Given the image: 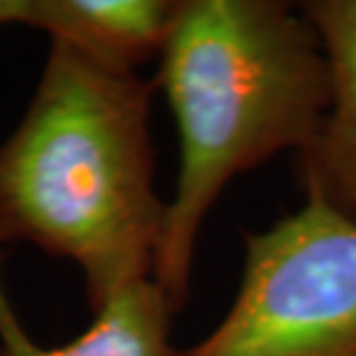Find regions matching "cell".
Listing matches in <instances>:
<instances>
[{
  "label": "cell",
  "mask_w": 356,
  "mask_h": 356,
  "mask_svg": "<svg viewBox=\"0 0 356 356\" xmlns=\"http://www.w3.org/2000/svg\"><path fill=\"white\" fill-rule=\"evenodd\" d=\"M153 88L51 40L31 104L0 146V243L76 261L90 310L153 277L167 218L155 192Z\"/></svg>",
  "instance_id": "obj_1"
},
{
  "label": "cell",
  "mask_w": 356,
  "mask_h": 356,
  "mask_svg": "<svg viewBox=\"0 0 356 356\" xmlns=\"http://www.w3.org/2000/svg\"><path fill=\"white\" fill-rule=\"evenodd\" d=\"M181 0H26L21 26L38 28L109 65L134 70L162 54Z\"/></svg>",
  "instance_id": "obj_5"
},
{
  "label": "cell",
  "mask_w": 356,
  "mask_h": 356,
  "mask_svg": "<svg viewBox=\"0 0 356 356\" xmlns=\"http://www.w3.org/2000/svg\"><path fill=\"white\" fill-rule=\"evenodd\" d=\"M155 86L176 118L181 169L153 280L178 312L190 296L199 229L220 192L234 176L310 144L331 79L317 31L291 5L181 0Z\"/></svg>",
  "instance_id": "obj_2"
},
{
  "label": "cell",
  "mask_w": 356,
  "mask_h": 356,
  "mask_svg": "<svg viewBox=\"0 0 356 356\" xmlns=\"http://www.w3.org/2000/svg\"><path fill=\"white\" fill-rule=\"evenodd\" d=\"M243 245L229 312L181 356H356V222L305 197Z\"/></svg>",
  "instance_id": "obj_3"
},
{
  "label": "cell",
  "mask_w": 356,
  "mask_h": 356,
  "mask_svg": "<svg viewBox=\"0 0 356 356\" xmlns=\"http://www.w3.org/2000/svg\"><path fill=\"white\" fill-rule=\"evenodd\" d=\"M172 315L167 294L146 277L92 310V322L79 338L60 347H40L24 329L0 280V356H181L169 338Z\"/></svg>",
  "instance_id": "obj_6"
},
{
  "label": "cell",
  "mask_w": 356,
  "mask_h": 356,
  "mask_svg": "<svg viewBox=\"0 0 356 356\" xmlns=\"http://www.w3.org/2000/svg\"><path fill=\"white\" fill-rule=\"evenodd\" d=\"M26 0H0V26H12L24 21Z\"/></svg>",
  "instance_id": "obj_7"
},
{
  "label": "cell",
  "mask_w": 356,
  "mask_h": 356,
  "mask_svg": "<svg viewBox=\"0 0 356 356\" xmlns=\"http://www.w3.org/2000/svg\"><path fill=\"white\" fill-rule=\"evenodd\" d=\"M329 63L331 99L317 134L296 153L305 197H317L356 222V0L301 5Z\"/></svg>",
  "instance_id": "obj_4"
}]
</instances>
